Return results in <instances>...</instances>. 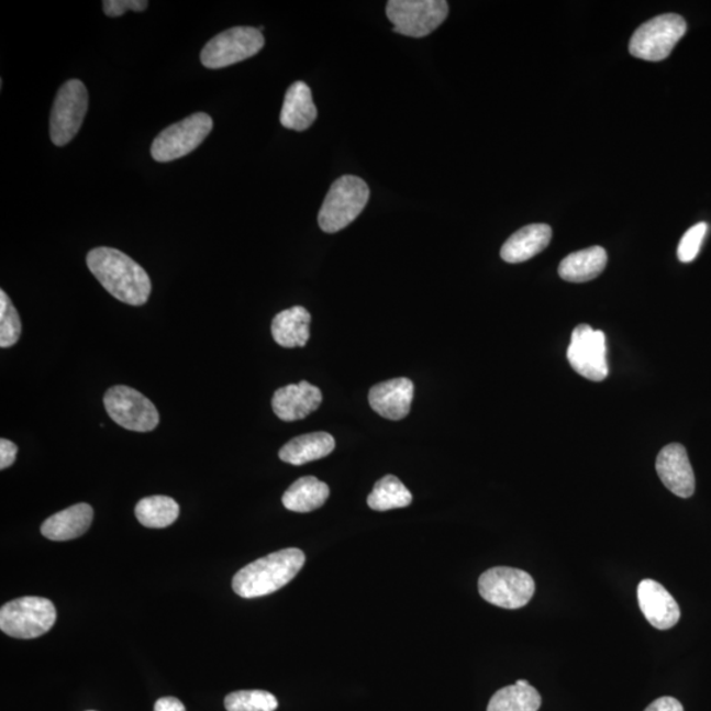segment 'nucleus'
Returning <instances> with one entry per match:
<instances>
[{
  "instance_id": "c756f323",
  "label": "nucleus",
  "mask_w": 711,
  "mask_h": 711,
  "mask_svg": "<svg viewBox=\"0 0 711 711\" xmlns=\"http://www.w3.org/2000/svg\"><path fill=\"white\" fill-rule=\"evenodd\" d=\"M103 11L110 18L122 16L125 11L142 12L148 9L146 0H104Z\"/></svg>"
},
{
  "instance_id": "1a4fd4ad",
  "label": "nucleus",
  "mask_w": 711,
  "mask_h": 711,
  "mask_svg": "<svg viewBox=\"0 0 711 711\" xmlns=\"http://www.w3.org/2000/svg\"><path fill=\"white\" fill-rule=\"evenodd\" d=\"M212 130V119L197 112L184 121L165 129L152 144L151 155L157 163H169L196 151Z\"/></svg>"
},
{
  "instance_id": "7ed1b4c3",
  "label": "nucleus",
  "mask_w": 711,
  "mask_h": 711,
  "mask_svg": "<svg viewBox=\"0 0 711 711\" xmlns=\"http://www.w3.org/2000/svg\"><path fill=\"white\" fill-rule=\"evenodd\" d=\"M369 188L364 179L344 176L332 184L325 197L318 222L322 231L335 234L356 221L369 201Z\"/></svg>"
},
{
  "instance_id": "2f4dec72",
  "label": "nucleus",
  "mask_w": 711,
  "mask_h": 711,
  "mask_svg": "<svg viewBox=\"0 0 711 711\" xmlns=\"http://www.w3.org/2000/svg\"><path fill=\"white\" fill-rule=\"evenodd\" d=\"M644 711H684L681 702L674 697H662L657 699Z\"/></svg>"
},
{
  "instance_id": "6ab92c4d",
  "label": "nucleus",
  "mask_w": 711,
  "mask_h": 711,
  "mask_svg": "<svg viewBox=\"0 0 711 711\" xmlns=\"http://www.w3.org/2000/svg\"><path fill=\"white\" fill-rule=\"evenodd\" d=\"M318 110L311 90L302 81L295 82L286 91L280 121L285 129L302 132L316 121Z\"/></svg>"
},
{
  "instance_id": "dca6fc26",
  "label": "nucleus",
  "mask_w": 711,
  "mask_h": 711,
  "mask_svg": "<svg viewBox=\"0 0 711 711\" xmlns=\"http://www.w3.org/2000/svg\"><path fill=\"white\" fill-rule=\"evenodd\" d=\"M414 384L407 377L375 385L369 391L370 408L390 421H401L410 413Z\"/></svg>"
},
{
  "instance_id": "39448f33",
  "label": "nucleus",
  "mask_w": 711,
  "mask_h": 711,
  "mask_svg": "<svg viewBox=\"0 0 711 711\" xmlns=\"http://www.w3.org/2000/svg\"><path fill=\"white\" fill-rule=\"evenodd\" d=\"M687 33V22L677 13L648 20L634 32L629 51L644 62H663Z\"/></svg>"
},
{
  "instance_id": "412c9836",
  "label": "nucleus",
  "mask_w": 711,
  "mask_h": 711,
  "mask_svg": "<svg viewBox=\"0 0 711 711\" xmlns=\"http://www.w3.org/2000/svg\"><path fill=\"white\" fill-rule=\"evenodd\" d=\"M335 438L327 432H312L291 438L278 452L284 463L303 465L329 456L335 449Z\"/></svg>"
},
{
  "instance_id": "7c9ffc66",
  "label": "nucleus",
  "mask_w": 711,
  "mask_h": 711,
  "mask_svg": "<svg viewBox=\"0 0 711 711\" xmlns=\"http://www.w3.org/2000/svg\"><path fill=\"white\" fill-rule=\"evenodd\" d=\"M18 455V447L15 443L2 438L0 441V469L4 470L10 468Z\"/></svg>"
},
{
  "instance_id": "473e14b6",
  "label": "nucleus",
  "mask_w": 711,
  "mask_h": 711,
  "mask_svg": "<svg viewBox=\"0 0 711 711\" xmlns=\"http://www.w3.org/2000/svg\"><path fill=\"white\" fill-rule=\"evenodd\" d=\"M155 711H186V709L176 697H163L156 702Z\"/></svg>"
},
{
  "instance_id": "9b49d317",
  "label": "nucleus",
  "mask_w": 711,
  "mask_h": 711,
  "mask_svg": "<svg viewBox=\"0 0 711 711\" xmlns=\"http://www.w3.org/2000/svg\"><path fill=\"white\" fill-rule=\"evenodd\" d=\"M103 403L111 420L125 430L149 432L158 426V411L141 391L118 385L108 390Z\"/></svg>"
},
{
  "instance_id": "f8f14e48",
  "label": "nucleus",
  "mask_w": 711,
  "mask_h": 711,
  "mask_svg": "<svg viewBox=\"0 0 711 711\" xmlns=\"http://www.w3.org/2000/svg\"><path fill=\"white\" fill-rule=\"evenodd\" d=\"M567 358L570 367L590 381L601 382L609 376L607 336L588 324L571 332Z\"/></svg>"
},
{
  "instance_id": "f03ea898",
  "label": "nucleus",
  "mask_w": 711,
  "mask_h": 711,
  "mask_svg": "<svg viewBox=\"0 0 711 711\" xmlns=\"http://www.w3.org/2000/svg\"><path fill=\"white\" fill-rule=\"evenodd\" d=\"M304 562L305 556L301 549L277 551L238 570L232 580V589L237 596L248 600L275 593L301 571Z\"/></svg>"
},
{
  "instance_id": "bb28decb",
  "label": "nucleus",
  "mask_w": 711,
  "mask_h": 711,
  "mask_svg": "<svg viewBox=\"0 0 711 711\" xmlns=\"http://www.w3.org/2000/svg\"><path fill=\"white\" fill-rule=\"evenodd\" d=\"M227 711H276V697L265 690H238L224 699Z\"/></svg>"
},
{
  "instance_id": "a878e982",
  "label": "nucleus",
  "mask_w": 711,
  "mask_h": 711,
  "mask_svg": "<svg viewBox=\"0 0 711 711\" xmlns=\"http://www.w3.org/2000/svg\"><path fill=\"white\" fill-rule=\"evenodd\" d=\"M411 502H413V496L409 489L404 487L400 478L391 475L377 481L368 497L369 508L376 511L408 508Z\"/></svg>"
},
{
  "instance_id": "a211bd4d",
  "label": "nucleus",
  "mask_w": 711,
  "mask_h": 711,
  "mask_svg": "<svg viewBox=\"0 0 711 711\" xmlns=\"http://www.w3.org/2000/svg\"><path fill=\"white\" fill-rule=\"evenodd\" d=\"M95 510L88 503H77L59 511L43 523L42 534L46 540L66 542L82 536L91 526Z\"/></svg>"
},
{
  "instance_id": "6e6552de",
  "label": "nucleus",
  "mask_w": 711,
  "mask_h": 711,
  "mask_svg": "<svg viewBox=\"0 0 711 711\" xmlns=\"http://www.w3.org/2000/svg\"><path fill=\"white\" fill-rule=\"evenodd\" d=\"M445 0H390L387 15L393 31L409 37H426L448 16Z\"/></svg>"
},
{
  "instance_id": "423d86ee",
  "label": "nucleus",
  "mask_w": 711,
  "mask_h": 711,
  "mask_svg": "<svg viewBox=\"0 0 711 711\" xmlns=\"http://www.w3.org/2000/svg\"><path fill=\"white\" fill-rule=\"evenodd\" d=\"M478 591L495 607L515 610L526 607L535 593V581L527 571L510 568H490L478 578Z\"/></svg>"
},
{
  "instance_id": "f3484780",
  "label": "nucleus",
  "mask_w": 711,
  "mask_h": 711,
  "mask_svg": "<svg viewBox=\"0 0 711 711\" xmlns=\"http://www.w3.org/2000/svg\"><path fill=\"white\" fill-rule=\"evenodd\" d=\"M553 238V230L548 224H530L516 231L502 245V260L509 264L529 262L546 249Z\"/></svg>"
},
{
  "instance_id": "9d476101",
  "label": "nucleus",
  "mask_w": 711,
  "mask_h": 711,
  "mask_svg": "<svg viewBox=\"0 0 711 711\" xmlns=\"http://www.w3.org/2000/svg\"><path fill=\"white\" fill-rule=\"evenodd\" d=\"M89 109L88 89L79 79H70L58 90L51 114V138L53 144H69L82 127Z\"/></svg>"
},
{
  "instance_id": "f257e3e1",
  "label": "nucleus",
  "mask_w": 711,
  "mask_h": 711,
  "mask_svg": "<svg viewBox=\"0 0 711 711\" xmlns=\"http://www.w3.org/2000/svg\"><path fill=\"white\" fill-rule=\"evenodd\" d=\"M92 274L118 301L143 305L148 301L152 284L148 274L122 251L99 247L86 258Z\"/></svg>"
},
{
  "instance_id": "2eb2a0df",
  "label": "nucleus",
  "mask_w": 711,
  "mask_h": 711,
  "mask_svg": "<svg viewBox=\"0 0 711 711\" xmlns=\"http://www.w3.org/2000/svg\"><path fill=\"white\" fill-rule=\"evenodd\" d=\"M322 401L321 389L308 381H301L278 389L271 400V408L281 421L296 422L314 413Z\"/></svg>"
},
{
  "instance_id": "4468645a",
  "label": "nucleus",
  "mask_w": 711,
  "mask_h": 711,
  "mask_svg": "<svg viewBox=\"0 0 711 711\" xmlns=\"http://www.w3.org/2000/svg\"><path fill=\"white\" fill-rule=\"evenodd\" d=\"M637 601L649 624L657 630H669L680 621V607L662 584L643 580L637 587Z\"/></svg>"
},
{
  "instance_id": "4be33fe9",
  "label": "nucleus",
  "mask_w": 711,
  "mask_h": 711,
  "mask_svg": "<svg viewBox=\"0 0 711 711\" xmlns=\"http://www.w3.org/2000/svg\"><path fill=\"white\" fill-rule=\"evenodd\" d=\"M608 264V254L602 247L574 252L560 264L559 275L564 281L581 284L595 280Z\"/></svg>"
},
{
  "instance_id": "cd10ccee",
  "label": "nucleus",
  "mask_w": 711,
  "mask_h": 711,
  "mask_svg": "<svg viewBox=\"0 0 711 711\" xmlns=\"http://www.w3.org/2000/svg\"><path fill=\"white\" fill-rule=\"evenodd\" d=\"M22 335V321L4 290H0V347L10 348Z\"/></svg>"
},
{
  "instance_id": "ddd939ff",
  "label": "nucleus",
  "mask_w": 711,
  "mask_h": 711,
  "mask_svg": "<svg viewBox=\"0 0 711 711\" xmlns=\"http://www.w3.org/2000/svg\"><path fill=\"white\" fill-rule=\"evenodd\" d=\"M656 471L666 488L677 497L689 498L695 495V471L684 445L674 443L664 447L656 458Z\"/></svg>"
},
{
  "instance_id": "393cba45",
  "label": "nucleus",
  "mask_w": 711,
  "mask_h": 711,
  "mask_svg": "<svg viewBox=\"0 0 711 711\" xmlns=\"http://www.w3.org/2000/svg\"><path fill=\"white\" fill-rule=\"evenodd\" d=\"M135 515L145 527L165 529L177 521L179 507L170 497L152 496L136 504Z\"/></svg>"
},
{
  "instance_id": "c85d7f7f",
  "label": "nucleus",
  "mask_w": 711,
  "mask_h": 711,
  "mask_svg": "<svg viewBox=\"0 0 711 711\" xmlns=\"http://www.w3.org/2000/svg\"><path fill=\"white\" fill-rule=\"evenodd\" d=\"M708 234V224L699 223L689 229L681 237L679 248H677V257L681 263H692L700 254L703 238Z\"/></svg>"
},
{
  "instance_id": "5701e85b",
  "label": "nucleus",
  "mask_w": 711,
  "mask_h": 711,
  "mask_svg": "<svg viewBox=\"0 0 711 711\" xmlns=\"http://www.w3.org/2000/svg\"><path fill=\"white\" fill-rule=\"evenodd\" d=\"M330 488L327 484L319 481L316 477L299 478L285 491L284 507L295 513H310L322 508L329 500Z\"/></svg>"
},
{
  "instance_id": "aec40b11",
  "label": "nucleus",
  "mask_w": 711,
  "mask_h": 711,
  "mask_svg": "<svg viewBox=\"0 0 711 711\" xmlns=\"http://www.w3.org/2000/svg\"><path fill=\"white\" fill-rule=\"evenodd\" d=\"M311 315L302 305L284 310L271 322V335L284 348L304 347L310 338Z\"/></svg>"
},
{
  "instance_id": "0eeeda50",
  "label": "nucleus",
  "mask_w": 711,
  "mask_h": 711,
  "mask_svg": "<svg viewBox=\"0 0 711 711\" xmlns=\"http://www.w3.org/2000/svg\"><path fill=\"white\" fill-rule=\"evenodd\" d=\"M263 32L252 26H234L212 37L201 53L208 69H223L254 57L263 49Z\"/></svg>"
},
{
  "instance_id": "20e7f679",
  "label": "nucleus",
  "mask_w": 711,
  "mask_h": 711,
  "mask_svg": "<svg viewBox=\"0 0 711 711\" xmlns=\"http://www.w3.org/2000/svg\"><path fill=\"white\" fill-rule=\"evenodd\" d=\"M56 620L55 604L42 597L16 598L0 610V629L18 640H35L48 633Z\"/></svg>"
},
{
  "instance_id": "b1692460",
  "label": "nucleus",
  "mask_w": 711,
  "mask_h": 711,
  "mask_svg": "<svg viewBox=\"0 0 711 711\" xmlns=\"http://www.w3.org/2000/svg\"><path fill=\"white\" fill-rule=\"evenodd\" d=\"M542 707L540 692L526 680L504 687L491 697L488 711H537Z\"/></svg>"
}]
</instances>
